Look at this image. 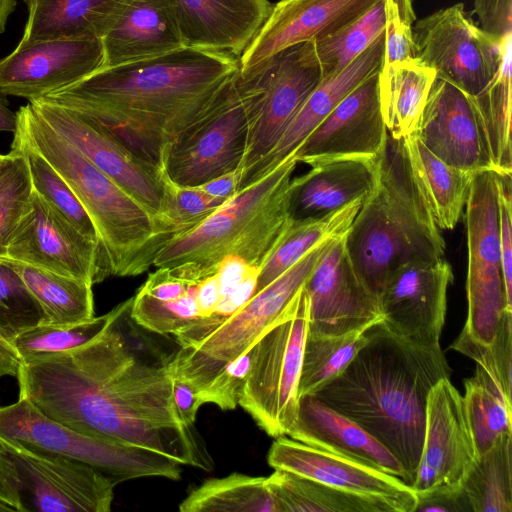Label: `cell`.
I'll return each instance as SVG.
<instances>
[{
    "instance_id": "6da1fadb",
    "label": "cell",
    "mask_w": 512,
    "mask_h": 512,
    "mask_svg": "<svg viewBox=\"0 0 512 512\" xmlns=\"http://www.w3.org/2000/svg\"><path fill=\"white\" fill-rule=\"evenodd\" d=\"M119 316L72 352L21 360L19 397L80 433L210 471L203 439L176 409L170 355L145 360L128 345Z\"/></svg>"
},
{
    "instance_id": "7a4b0ae2",
    "label": "cell",
    "mask_w": 512,
    "mask_h": 512,
    "mask_svg": "<svg viewBox=\"0 0 512 512\" xmlns=\"http://www.w3.org/2000/svg\"><path fill=\"white\" fill-rule=\"evenodd\" d=\"M238 73V57L188 46L99 68L40 99L91 118L136 157L163 171L171 145Z\"/></svg>"
},
{
    "instance_id": "3957f363",
    "label": "cell",
    "mask_w": 512,
    "mask_h": 512,
    "mask_svg": "<svg viewBox=\"0 0 512 512\" xmlns=\"http://www.w3.org/2000/svg\"><path fill=\"white\" fill-rule=\"evenodd\" d=\"M346 368L314 394L382 443L412 487L421 456L430 390L452 370L441 346L423 347L391 333L382 322Z\"/></svg>"
},
{
    "instance_id": "277c9868",
    "label": "cell",
    "mask_w": 512,
    "mask_h": 512,
    "mask_svg": "<svg viewBox=\"0 0 512 512\" xmlns=\"http://www.w3.org/2000/svg\"><path fill=\"white\" fill-rule=\"evenodd\" d=\"M17 116L13 136L42 155L69 184L95 226L110 275L136 276L148 270L172 240L165 227L49 126L30 102Z\"/></svg>"
},
{
    "instance_id": "5b68a950",
    "label": "cell",
    "mask_w": 512,
    "mask_h": 512,
    "mask_svg": "<svg viewBox=\"0 0 512 512\" xmlns=\"http://www.w3.org/2000/svg\"><path fill=\"white\" fill-rule=\"evenodd\" d=\"M297 161L288 159L240 189L192 230L169 241L153 265L187 266L201 279L228 257L259 270L290 224L291 180Z\"/></svg>"
},
{
    "instance_id": "8992f818",
    "label": "cell",
    "mask_w": 512,
    "mask_h": 512,
    "mask_svg": "<svg viewBox=\"0 0 512 512\" xmlns=\"http://www.w3.org/2000/svg\"><path fill=\"white\" fill-rule=\"evenodd\" d=\"M332 240L312 249L205 336L180 346L170 355L172 376L190 383L200 395L228 363L256 345L283 316Z\"/></svg>"
},
{
    "instance_id": "52a82bcc",
    "label": "cell",
    "mask_w": 512,
    "mask_h": 512,
    "mask_svg": "<svg viewBox=\"0 0 512 512\" xmlns=\"http://www.w3.org/2000/svg\"><path fill=\"white\" fill-rule=\"evenodd\" d=\"M264 99L258 77L238 73L213 104L169 148L163 171L180 186H200L241 169L251 126Z\"/></svg>"
},
{
    "instance_id": "ba28073f",
    "label": "cell",
    "mask_w": 512,
    "mask_h": 512,
    "mask_svg": "<svg viewBox=\"0 0 512 512\" xmlns=\"http://www.w3.org/2000/svg\"><path fill=\"white\" fill-rule=\"evenodd\" d=\"M0 438L26 451L93 467L116 484L142 477L179 480L180 463L157 452L75 431L19 397L0 407Z\"/></svg>"
},
{
    "instance_id": "9c48e42d",
    "label": "cell",
    "mask_w": 512,
    "mask_h": 512,
    "mask_svg": "<svg viewBox=\"0 0 512 512\" xmlns=\"http://www.w3.org/2000/svg\"><path fill=\"white\" fill-rule=\"evenodd\" d=\"M304 286L283 316L256 343L239 405L272 437L288 435L299 404V382L308 333Z\"/></svg>"
},
{
    "instance_id": "30bf717a",
    "label": "cell",
    "mask_w": 512,
    "mask_h": 512,
    "mask_svg": "<svg viewBox=\"0 0 512 512\" xmlns=\"http://www.w3.org/2000/svg\"><path fill=\"white\" fill-rule=\"evenodd\" d=\"M498 173H474L466 201L468 246V315L464 329L475 340L491 344L507 307L501 268Z\"/></svg>"
},
{
    "instance_id": "8fae6325",
    "label": "cell",
    "mask_w": 512,
    "mask_h": 512,
    "mask_svg": "<svg viewBox=\"0 0 512 512\" xmlns=\"http://www.w3.org/2000/svg\"><path fill=\"white\" fill-rule=\"evenodd\" d=\"M413 38L416 58L470 98L488 85L500 65L504 38L485 33L466 16L462 3L418 20Z\"/></svg>"
},
{
    "instance_id": "7c38bea8",
    "label": "cell",
    "mask_w": 512,
    "mask_h": 512,
    "mask_svg": "<svg viewBox=\"0 0 512 512\" xmlns=\"http://www.w3.org/2000/svg\"><path fill=\"white\" fill-rule=\"evenodd\" d=\"M5 445L19 512L110 511L117 484L93 467Z\"/></svg>"
},
{
    "instance_id": "4fadbf2b",
    "label": "cell",
    "mask_w": 512,
    "mask_h": 512,
    "mask_svg": "<svg viewBox=\"0 0 512 512\" xmlns=\"http://www.w3.org/2000/svg\"><path fill=\"white\" fill-rule=\"evenodd\" d=\"M58 134L140 203L172 236L164 219L167 177L136 157L91 118L36 99L29 101Z\"/></svg>"
},
{
    "instance_id": "5bb4252c",
    "label": "cell",
    "mask_w": 512,
    "mask_h": 512,
    "mask_svg": "<svg viewBox=\"0 0 512 512\" xmlns=\"http://www.w3.org/2000/svg\"><path fill=\"white\" fill-rule=\"evenodd\" d=\"M6 258L91 285L110 275L101 243L82 234L35 191Z\"/></svg>"
},
{
    "instance_id": "9a60e30c",
    "label": "cell",
    "mask_w": 512,
    "mask_h": 512,
    "mask_svg": "<svg viewBox=\"0 0 512 512\" xmlns=\"http://www.w3.org/2000/svg\"><path fill=\"white\" fill-rule=\"evenodd\" d=\"M256 75L263 85L264 99L250 129L241 178L275 147L323 79L313 41L280 51Z\"/></svg>"
},
{
    "instance_id": "2e32d148",
    "label": "cell",
    "mask_w": 512,
    "mask_h": 512,
    "mask_svg": "<svg viewBox=\"0 0 512 512\" xmlns=\"http://www.w3.org/2000/svg\"><path fill=\"white\" fill-rule=\"evenodd\" d=\"M453 279L444 257L403 264L388 277L378 296L382 324L413 344L440 346Z\"/></svg>"
},
{
    "instance_id": "e0dca14e",
    "label": "cell",
    "mask_w": 512,
    "mask_h": 512,
    "mask_svg": "<svg viewBox=\"0 0 512 512\" xmlns=\"http://www.w3.org/2000/svg\"><path fill=\"white\" fill-rule=\"evenodd\" d=\"M476 459L463 396L450 378H443L427 398L422 451L411 488L416 495L461 489Z\"/></svg>"
},
{
    "instance_id": "ac0fdd59",
    "label": "cell",
    "mask_w": 512,
    "mask_h": 512,
    "mask_svg": "<svg viewBox=\"0 0 512 512\" xmlns=\"http://www.w3.org/2000/svg\"><path fill=\"white\" fill-rule=\"evenodd\" d=\"M379 71L346 95L290 158L310 166L348 159L378 160L388 138L380 106Z\"/></svg>"
},
{
    "instance_id": "d6986e66",
    "label": "cell",
    "mask_w": 512,
    "mask_h": 512,
    "mask_svg": "<svg viewBox=\"0 0 512 512\" xmlns=\"http://www.w3.org/2000/svg\"><path fill=\"white\" fill-rule=\"evenodd\" d=\"M344 235L329 243L304 285L308 333L343 335L382 321L378 297L354 270Z\"/></svg>"
},
{
    "instance_id": "ffe728a7",
    "label": "cell",
    "mask_w": 512,
    "mask_h": 512,
    "mask_svg": "<svg viewBox=\"0 0 512 512\" xmlns=\"http://www.w3.org/2000/svg\"><path fill=\"white\" fill-rule=\"evenodd\" d=\"M97 37H62L17 45L0 59V93L29 101L70 86L102 67Z\"/></svg>"
},
{
    "instance_id": "44dd1931",
    "label": "cell",
    "mask_w": 512,
    "mask_h": 512,
    "mask_svg": "<svg viewBox=\"0 0 512 512\" xmlns=\"http://www.w3.org/2000/svg\"><path fill=\"white\" fill-rule=\"evenodd\" d=\"M378 0H279L239 57L242 79L291 46L321 39L369 10Z\"/></svg>"
},
{
    "instance_id": "7402d4cb",
    "label": "cell",
    "mask_w": 512,
    "mask_h": 512,
    "mask_svg": "<svg viewBox=\"0 0 512 512\" xmlns=\"http://www.w3.org/2000/svg\"><path fill=\"white\" fill-rule=\"evenodd\" d=\"M267 459L274 469L372 499L389 512H414L417 503L415 492L401 479L294 439L277 437Z\"/></svg>"
},
{
    "instance_id": "603a6c76",
    "label": "cell",
    "mask_w": 512,
    "mask_h": 512,
    "mask_svg": "<svg viewBox=\"0 0 512 512\" xmlns=\"http://www.w3.org/2000/svg\"><path fill=\"white\" fill-rule=\"evenodd\" d=\"M373 189L389 226L415 260L444 257L445 241L415 182L403 139L388 135L385 150L377 162Z\"/></svg>"
},
{
    "instance_id": "cb8c5ba5",
    "label": "cell",
    "mask_w": 512,
    "mask_h": 512,
    "mask_svg": "<svg viewBox=\"0 0 512 512\" xmlns=\"http://www.w3.org/2000/svg\"><path fill=\"white\" fill-rule=\"evenodd\" d=\"M415 135L448 165L472 173L493 170L470 98L449 82L435 79Z\"/></svg>"
},
{
    "instance_id": "d4e9b609",
    "label": "cell",
    "mask_w": 512,
    "mask_h": 512,
    "mask_svg": "<svg viewBox=\"0 0 512 512\" xmlns=\"http://www.w3.org/2000/svg\"><path fill=\"white\" fill-rule=\"evenodd\" d=\"M100 40L104 54L101 68L188 47L170 0H121Z\"/></svg>"
},
{
    "instance_id": "484cf974",
    "label": "cell",
    "mask_w": 512,
    "mask_h": 512,
    "mask_svg": "<svg viewBox=\"0 0 512 512\" xmlns=\"http://www.w3.org/2000/svg\"><path fill=\"white\" fill-rule=\"evenodd\" d=\"M384 50L385 33L382 31L347 67L322 79L275 147L241 178L238 191L290 159L306 137L346 95L381 69Z\"/></svg>"
},
{
    "instance_id": "4316f807",
    "label": "cell",
    "mask_w": 512,
    "mask_h": 512,
    "mask_svg": "<svg viewBox=\"0 0 512 512\" xmlns=\"http://www.w3.org/2000/svg\"><path fill=\"white\" fill-rule=\"evenodd\" d=\"M288 435L307 446L393 475L405 483L402 465L382 443L314 395L299 397L297 417Z\"/></svg>"
},
{
    "instance_id": "83f0119b",
    "label": "cell",
    "mask_w": 512,
    "mask_h": 512,
    "mask_svg": "<svg viewBox=\"0 0 512 512\" xmlns=\"http://www.w3.org/2000/svg\"><path fill=\"white\" fill-rule=\"evenodd\" d=\"M190 47L240 57L269 16V0H170Z\"/></svg>"
},
{
    "instance_id": "f1b7e54d",
    "label": "cell",
    "mask_w": 512,
    "mask_h": 512,
    "mask_svg": "<svg viewBox=\"0 0 512 512\" xmlns=\"http://www.w3.org/2000/svg\"><path fill=\"white\" fill-rule=\"evenodd\" d=\"M377 162L332 161L311 166L307 173L292 178V220L321 218L364 200L373 186Z\"/></svg>"
},
{
    "instance_id": "f546056e",
    "label": "cell",
    "mask_w": 512,
    "mask_h": 512,
    "mask_svg": "<svg viewBox=\"0 0 512 512\" xmlns=\"http://www.w3.org/2000/svg\"><path fill=\"white\" fill-rule=\"evenodd\" d=\"M200 281L180 266L158 268L132 297L130 318L161 335L193 325L203 318L196 296Z\"/></svg>"
},
{
    "instance_id": "4dcf8cb0",
    "label": "cell",
    "mask_w": 512,
    "mask_h": 512,
    "mask_svg": "<svg viewBox=\"0 0 512 512\" xmlns=\"http://www.w3.org/2000/svg\"><path fill=\"white\" fill-rule=\"evenodd\" d=\"M409 165L440 230L453 229L466 204L474 173L446 164L414 134L403 138Z\"/></svg>"
},
{
    "instance_id": "1f68e13d",
    "label": "cell",
    "mask_w": 512,
    "mask_h": 512,
    "mask_svg": "<svg viewBox=\"0 0 512 512\" xmlns=\"http://www.w3.org/2000/svg\"><path fill=\"white\" fill-rule=\"evenodd\" d=\"M435 79V71L417 58L382 65L380 106L392 138L402 139L415 133Z\"/></svg>"
},
{
    "instance_id": "d6a6232c",
    "label": "cell",
    "mask_w": 512,
    "mask_h": 512,
    "mask_svg": "<svg viewBox=\"0 0 512 512\" xmlns=\"http://www.w3.org/2000/svg\"><path fill=\"white\" fill-rule=\"evenodd\" d=\"M121 0H26L28 18L18 45L62 37L100 38Z\"/></svg>"
},
{
    "instance_id": "836d02e7",
    "label": "cell",
    "mask_w": 512,
    "mask_h": 512,
    "mask_svg": "<svg viewBox=\"0 0 512 512\" xmlns=\"http://www.w3.org/2000/svg\"><path fill=\"white\" fill-rule=\"evenodd\" d=\"M511 41L512 34L503 40L500 65L492 80L478 95L469 97L486 142L492 169L500 175L512 172Z\"/></svg>"
},
{
    "instance_id": "e575fe53",
    "label": "cell",
    "mask_w": 512,
    "mask_h": 512,
    "mask_svg": "<svg viewBox=\"0 0 512 512\" xmlns=\"http://www.w3.org/2000/svg\"><path fill=\"white\" fill-rule=\"evenodd\" d=\"M363 200H358L330 215L291 220L285 232L260 266L255 293L285 273L319 244L343 236L352 224Z\"/></svg>"
},
{
    "instance_id": "d590c367",
    "label": "cell",
    "mask_w": 512,
    "mask_h": 512,
    "mask_svg": "<svg viewBox=\"0 0 512 512\" xmlns=\"http://www.w3.org/2000/svg\"><path fill=\"white\" fill-rule=\"evenodd\" d=\"M41 305L43 324L71 325L94 316L92 285L23 262L6 258Z\"/></svg>"
},
{
    "instance_id": "8d00e7d4",
    "label": "cell",
    "mask_w": 512,
    "mask_h": 512,
    "mask_svg": "<svg viewBox=\"0 0 512 512\" xmlns=\"http://www.w3.org/2000/svg\"><path fill=\"white\" fill-rule=\"evenodd\" d=\"M279 512H389L372 499L275 469L267 477Z\"/></svg>"
},
{
    "instance_id": "74e56055",
    "label": "cell",
    "mask_w": 512,
    "mask_h": 512,
    "mask_svg": "<svg viewBox=\"0 0 512 512\" xmlns=\"http://www.w3.org/2000/svg\"><path fill=\"white\" fill-rule=\"evenodd\" d=\"M181 512H279L267 477L233 473L212 478L193 489Z\"/></svg>"
},
{
    "instance_id": "f35d334b",
    "label": "cell",
    "mask_w": 512,
    "mask_h": 512,
    "mask_svg": "<svg viewBox=\"0 0 512 512\" xmlns=\"http://www.w3.org/2000/svg\"><path fill=\"white\" fill-rule=\"evenodd\" d=\"M512 434L477 457L462 489L472 512H512Z\"/></svg>"
},
{
    "instance_id": "ab89813d",
    "label": "cell",
    "mask_w": 512,
    "mask_h": 512,
    "mask_svg": "<svg viewBox=\"0 0 512 512\" xmlns=\"http://www.w3.org/2000/svg\"><path fill=\"white\" fill-rule=\"evenodd\" d=\"M464 387L465 410L479 457L502 436L512 434V405L478 366L475 374L464 380Z\"/></svg>"
},
{
    "instance_id": "60d3db41",
    "label": "cell",
    "mask_w": 512,
    "mask_h": 512,
    "mask_svg": "<svg viewBox=\"0 0 512 512\" xmlns=\"http://www.w3.org/2000/svg\"><path fill=\"white\" fill-rule=\"evenodd\" d=\"M131 302L132 298L105 315L77 324H40L21 333L11 345L20 361L72 352L101 335Z\"/></svg>"
},
{
    "instance_id": "b9f144b4",
    "label": "cell",
    "mask_w": 512,
    "mask_h": 512,
    "mask_svg": "<svg viewBox=\"0 0 512 512\" xmlns=\"http://www.w3.org/2000/svg\"><path fill=\"white\" fill-rule=\"evenodd\" d=\"M366 330L343 335L307 333L299 397L314 394L325 383L341 373L367 341Z\"/></svg>"
},
{
    "instance_id": "7bdbcfd3",
    "label": "cell",
    "mask_w": 512,
    "mask_h": 512,
    "mask_svg": "<svg viewBox=\"0 0 512 512\" xmlns=\"http://www.w3.org/2000/svg\"><path fill=\"white\" fill-rule=\"evenodd\" d=\"M11 150L26 158L33 191L82 234L100 242L89 215L61 174L42 155L16 136H13Z\"/></svg>"
},
{
    "instance_id": "ee69618b",
    "label": "cell",
    "mask_w": 512,
    "mask_h": 512,
    "mask_svg": "<svg viewBox=\"0 0 512 512\" xmlns=\"http://www.w3.org/2000/svg\"><path fill=\"white\" fill-rule=\"evenodd\" d=\"M384 0L336 32L312 40L323 79L335 75L356 59L384 31Z\"/></svg>"
},
{
    "instance_id": "f6af8a7d",
    "label": "cell",
    "mask_w": 512,
    "mask_h": 512,
    "mask_svg": "<svg viewBox=\"0 0 512 512\" xmlns=\"http://www.w3.org/2000/svg\"><path fill=\"white\" fill-rule=\"evenodd\" d=\"M44 319L41 305L20 274L6 258H0V337L11 345L17 336L43 324Z\"/></svg>"
},
{
    "instance_id": "bcb514c9",
    "label": "cell",
    "mask_w": 512,
    "mask_h": 512,
    "mask_svg": "<svg viewBox=\"0 0 512 512\" xmlns=\"http://www.w3.org/2000/svg\"><path fill=\"white\" fill-rule=\"evenodd\" d=\"M33 188L26 158L11 150L0 163V258L29 209Z\"/></svg>"
},
{
    "instance_id": "7dc6e473",
    "label": "cell",
    "mask_w": 512,
    "mask_h": 512,
    "mask_svg": "<svg viewBox=\"0 0 512 512\" xmlns=\"http://www.w3.org/2000/svg\"><path fill=\"white\" fill-rule=\"evenodd\" d=\"M450 349L458 351L480 367L487 377L511 401L512 378V312L502 317L495 339L491 344L472 338L463 328Z\"/></svg>"
},
{
    "instance_id": "c3c4849f",
    "label": "cell",
    "mask_w": 512,
    "mask_h": 512,
    "mask_svg": "<svg viewBox=\"0 0 512 512\" xmlns=\"http://www.w3.org/2000/svg\"><path fill=\"white\" fill-rule=\"evenodd\" d=\"M225 201L199 186H180L167 178L164 219L173 239L201 224Z\"/></svg>"
},
{
    "instance_id": "681fc988",
    "label": "cell",
    "mask_w": 512,
    "mask_h": 512,
    "mask_svg": "<svg viewBox=\"0 0 512 512\" xmlns=\"http://www.w3.org/2000/svg\"><path fill=\"white\" fill-rule=\"evenodd\" d=\"M385 50L382 65L416 58L413 0H384Z\"/></svg>"
},
{
    "instance_id": "f907efd6",
    "label": "cell",
    "mask_w": 512,
    "mask_h": 512,
    "mask_svg": "<svg viewBox=\"0 0 512 512\" xmlns=\"http://www.w3.org/2000/svg\"><path fill=\"white\" fill-rule=\"evenodd\" d=\"M256 353L254 345L246 353L228 363L215 380L199 395L203 404L213 403L222 410H233L252 368Z\"/></svg>"
},
{
    "instance_id": "816d5d0a",
    "label": "cell",
    "mask_w": 512,
    "mask_h": 512,
    "mask_svg": "<svg viewBox=\"0 0 512 512\" xmlns=\"http://www.w3.org/2000/svg\"><path fill=\"white\" fill-rule=\"evenodd\" d=\"M498 214L501 268L507 307L512 311V196L511 174H498Z\"/></svg>"
},
{
    "instance_id": "f5cc1de1",
    "label": "cell",
    "mask_w": 512,
    "mask_h": 512,
    "mask_svg": "<svg viewBox=\"0 0 512 512\" xmlns=\"http://www.w3.org/2000/svg\"><path fill=\"white\" fill-rule=\"evenodd\" d=\"M473 14L478 26L494 39L512 34V0H474Z\"/></svg>"
},
{
    "instance_id": "db71d44e",
    "label": "cell",
    "mask_w": 512,
    "mask_h": 512,
    "mask_svg": "<svg viewBox=\"0 0 512 512\" xmlns=\"http://www.w3.org/2000/svg\"><path fill=\"white\" fill-rule=\"evenodd\" d=\"M414 512H472L463 489L434 491L416 495Z\"/></svg>"
},
{
    "instance_id": "11a10c76",
    "label": "cell",
    "mask_w": 512,
    "mask_h": 512,
    "mask_svg": "<svg viewBox=\"0 0 512 512\" xmlns=\"http://www.w3.org/2000/svg\"><path fill=\"white\" fill-rule=\"evenodd\" d=\"M173 398L181 419L188 425H194L203 404L196 389L190 383L173 377Z\"/></svg>"
},
{
    "instance_id": "9f6ffc18",
    "label": "cell",
    "mask_w": 512,
    "mask_h": 512,
    "mask_svg": "<svg viewBox=\"0 0 512 512\" xmlns=\"http://www.w3.org/2000/svg\"><path fill=\"white\" fill-rule=\"evenodd\" d=\"M196 296L202 317H209L221 301V288L216 273L198 283Z\"/></svg>"
},
{
    "instance_id": "6f0895ef",
    "label": "cell",
    "mask_w": 512,
    "mask_h": 512,
    "mask_svg": "<svg viewBox=\"0 0 512 512\" xmlns=\"http://www.w3.org/2000/svg\"><path fill=\"white\" fill-rule=\"evenodd\" d=\"M0 500L19 512V500L15 481L6 453L5 442L0 438Z\"/></svg>"
},
{
    "instance_id": "680465c9",
    "label": "cell",
    "mask_w": 512,
    "mask_h": 512,
    "mask_svg": "<svg viewBox=\"0 0 512 512\" xmlns=\"http://www.w3.org/2000/svg\"><path fill=\"white\" fill-rule=\"evenodd\" d=\"M240 179L241 171L236 170L218 176L199 187L212 196L228 200L238 192Z\"/></svg>"
},
{
    "instance_id": "91938a15",
    "label": "cell",
    "mask_w": 512,
    "mask_h": 512,
    "mask_svg": "<svg viewBox=\"0 0 512 512\" xmlns=\"http://www.w3.org/2000/svg\"><path fill=\"white\" fill-rule=\"evenodd\" d=\"M18 124L17 112H13L7 101L0 97V132L14 133Z\"/></svg>"
},
{
    "instance_id": "94428289",
    "label": "cell",
    "mask_w": 512,
    "mask_h": 512,
    "mask_svg": "<svg viewBox=\"0 0 512 512\" xmlns=\"http://www.w3.org/2000/svg\"><path fill=\"white\" fill-rule=\"evenodd\" d=\"M0 359L18 372L20 358L13 347L0 337Z\"/></svg>"
},
{
    "instance_id": "6125c7cd",
    "label": "cell",
    "mask_w": 512,
    "mask_h": 512,
    "mask_svg": "<svg viewBox=\"0 0 512 512\" xmlns=\"http://www.w3.org/2000/svg\"><path fill=\"white\" fill-rule=\"evenodd\" d=\"M16 0H0V34L5 30L9 16L15 10Z\"/></svg>"
},
{
    "instance_id": "be15d7a7",
    "label": "cell",
    "mask_w": 512,
    "mask_h": 512,
    "mask_svg": "<svg viewBox=\"0 0 512 512\" xmlns=\"http://www.w3.org/2000/svg\"><path fill=\"white\" fill-rule=\"evenodd\" d=\"M6 375H10V376H17V371L15 369H13L12 367H10L9 365H7L5 362H3L1 359H0V378L2 376H6Z\"/></svg>"
},
{
    "instance_id": "e7e4bbea",
    "label": "cell",
    "mask_w": 512,
    "mask_h": 512,
    "mask_svg": "<svg viewBox=\"0 0 512 512\" xmlns=\"http://www.w3.org/2000/svg\"><path fill=\"white\" fill-rule=\"evenodd\" d=\"M0 512H17L12 506L0 500Z\"/></svg>"
},
{
    "instance_id": "03108f58",
    "label": "cell",
    "mask_w": 512,
    "mask_h": 512,
    "mask_svg": "<svg viewBox=\"0 0 512 512\" xmlns=\"http://www.w3.org/2000/svg\"><path fill=\"white\" fill-rule=\"evenodd\" d=\"M6 157V154H0V163L4 160V158Z\"/></svg>"
}]
</instances>
